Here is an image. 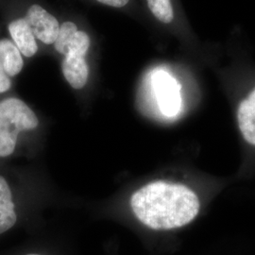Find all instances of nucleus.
Listing matches in <instances>:
<instances>
[{"label":"nucleus","instance_id":"423d86ee","mask_svg":"<svg viewBox=\"0 0 255 255\" xmlns=\"http://www.w3.org/2000/svg\"><path fill=\"white\" fill-rule=\"evenodd\" d=\"M238 127L247 142L255 146V89L237 109Z\"/></svg>","mask_w":255,"mask_h":255},{"label":"nucleus","instance_id":"1a4fd4ad","mask_svg":"<svg viewBox=\"0 0 255 255\" xmlns=\"http://www.w3.org/2000/svg\"><path fill=\"white\" fill-rule=\"evenodd\" d=\"M0 66L9 78L18 75L24 66L21 52L8 39L0 40Z\"/></svg>","mask_w":255,"mask_h":255},{"label":"nucleus","instance_id":"20e7f679","mask_svg":"<svg viewBox=\"0 0 255 255\" xmlns=\"http://www.w3.org/2000/svg\"><path fill=\"white\" fill-rule=\"evenodd\" d=\"M25 20L37 39L46 45L54 44L60 26L52 14L39 5H32L27 10Z\"/></svg>","mask_w":255,"mask_h":255},{"label":"nucleus","instance_id":"2eb2a0df","mask_svg":"<svg viewBox=\"0 0 255 255\" xmlns=\"http://www.w3.org/2000/svg\"></svg>","mask_w":255,"mask_h":255},{"label":"nucleus","instance_id":"ddd939ff","mask_svg":"<svg viewBox=\"0 0 255 255\" xmlns=\"http://www.w3.org/2000/svg\"><path fill=\"white\" fill-rule=\"evenodd\" d=\"M11 86V82L9 76L4 72L3 68L0 66V94L8 91Z\"/></svg>","mask_w":255,"mask_h":255},{"label":"nucleus","instance_id":"f03ea898","mask_svg":"<svg viewBox=\"0 0 255 255\" xmlns=\"http://www.w3.org/2000/svg\"><path fill=\"white\" fill-rule=\"evenodd\" d=\"M39 120L24 101L8 99L0 101V157H8L15 149L21 131L36 128Z\"/></svg>","mask_w":255,"mask_h":255},{"label":"nucleus","instance_id":"9b49d317","mask_svg":"<svg viewBox=\"0 0 255 255\" xmlns=\"http://www.w3.org/2000/svg\"><path fill=\"white\" fill-rule=\"evenodd\" d=\"M148 8L155 17L163 23H170L174 18L170 0H146Z\"/></svg>","mask_w":255,"mask_h":255},{"label":"nucleus","instance_id":"0eeeda50","mask_svg":"<svg viewBox=\"0 0 255 255\" xmlns=\"http://www.w3.org/2000/svg\"><path fill=\"white\" fill-rule=\"evenodd\" d=\"M64 78L74 89H82L89 76V67L83 57L76 55L64 56L62 64Z\"/></svg>","mask_w":255,"mask_h":255},{"label":"nucleus","instance_id":"f8f14e48","mask_svg":"<svg viewBox=\"0 0 255 255\" xmlns=\"http://www.w3.org/2000/svg\"><path fill=\"white\" fill-rule=\"evenodd\" d=\"M89 46H90V38L88 36V34L85 33L84 31L78 30L70 44L67 55H76V56L84 58L85 55L87 54Z\"/></svg>","mask_w":255,"mask_h":255},{"label":"nucleus","instance_id":"4468645a","mask_svg":"<svg viewBox=\"0 0 255 255\" xmlns=\"http://www.w3.org/2000/svg\"><path fill=\"white\" fill-rule=\"evenodd\" d=\"M97 1L101 2L102 4L111 6V7L121 8V7H124L125 5H127L129 0H97Z\"/></svg>","mask_w":255,"mask_h":255},{"label":"nucleus","instance_id":"9d476101","mask_svg":"<svg viewBox=\"0 0 255 255\" xmlns=\"http://www.w3.org/2000/svg\"><path fill=\"white\" fill-rule=\"evenodd\" d=\"M78 31V27L73 22H64L60 27L58 36L55 41V49L61 54H68V49L73 40L75 34Z\"/></svg>","mask_w":255,"mask_h":255},{"label":"nucleus","instance_id":"6e6552de","mask_svg":"<svg viewBox=\"0 0 255 255\" xmlns=\"http://www.w3.org/2000/svg\"><path fill=\"white\" fill-rule=\"evenodd\" d=\"M17 221L12 195L7 181L0 176V235L12 228Z\"/></svg>","mask_w":255,"mask_h":255},{"label":"nucleus","instance_id":"7ed1b4c3","mask_svg":"<svg viewBox=\"0 0 255 255\" xmlns=\"http://www.w3.org/2000/svg\"><path fill=\"white\" fill-rule=\"evenodd\" d=\"M151 82L155 98L162 114L167 118L177 116L182 105L180 84L164 71L154 73Z\"/></svg>","mask_w":255,"mask_h":255},{"label":"nucleus","instance_id":"f257e3e1","mask_svg":"<svg viewBox=\"0 0 255 255\" xmlns=\"http://www.w3.org/2000/svg\"><path fill=\"white\" fill-rule=\"evenodd\" d=\"M130 206L145 226L166 231L189 224L198 216L201 202L186 185L157 181L137 190L131 196Z\"/></svg>","mask_w":255,"mask_h":255},{"label":"nucleus","instance_id":"39448f33","mask_svg":"<svg viewBox=\"0 0 255 255\" xmlns=\"http://www.w3.org/2000/svg\"><path fill=\"white\" fill-rule=\"evenodd\" d=\"M9 31L12 40L14 41V45L17 46L22 54L27 58L36 54L38 46L35 36L25 18L17 19L10 22Z\"/></svg>","mask_w":255,"mask_h":255}]
</instances>
